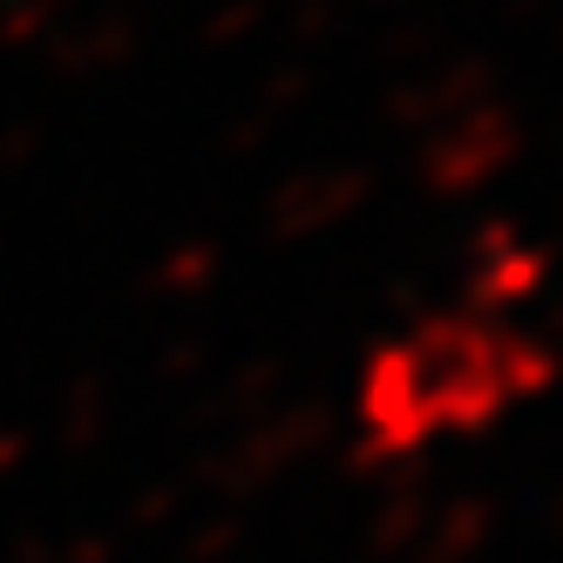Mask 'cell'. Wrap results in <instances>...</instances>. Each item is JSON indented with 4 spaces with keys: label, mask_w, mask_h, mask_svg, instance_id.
<instances>
[{
    "label": "cell",
    "mask_w": 563,
    "mask_h": 563,
    "mask_svg": "<svg viewBox=\"0 0 563 563\" xmlns=\"http://www.w3.org/2000/svg\"><path fill=\"white\" fill-rule=\"evenodd\" d=\"M556 374L516 306L462 292L400 319L367 346L353 380V434L374 462H428L530 415Z\"/></svg>",
    "instance_id": "1"
}]
</instances>
